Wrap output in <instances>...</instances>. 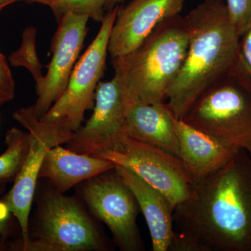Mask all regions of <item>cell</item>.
<instances>
[{
	"label": "cell",
	"instance_id": "6da1fadb",
	"mask_svg": "<svg viewBox=\"0 0 251 251\" xmlns=\"http://www.w3.org/2000/svg\"><path fill=\"white\" fill-rule=\"evenodd\" d=\"M170 251H251V155L239 149L175 207Z\"/></svg>",
	"mask_w": 251,
	"mask_h": 251
},
{
	"label": "cell",
	"instance_id": "7a4b0ae2",
	"mask_svg": "<svg viewBox=\"0 0 251 251\" xmlns=\"http://www.w3.org/2000/svg\"><path fill=\"white\" fill-rule=\"evenodd\" d=\"M185 17L187 52L166 97L176 120H181L198 97L233 66L240 38L224 0H204Z\"/></svg>",
	"mask_w": 251,
	"mask_h": 251
},
{
	"label": "cell",
	"instance_id": "3957f363",
	"mask_svg": "<svg viewBox=\"0 0 251 251\" xmlns=\"http://www.w3.org/2000/svg\"><path fill=\"white\" fill-rule=\"evenodd\" d=\"M186 17L176 15L157 26L139 47L112 60L127 105L164 103L186 57Z\"/></svg>",
	"mask_w": 251,
	"mask_h": 251
},
{
	"label": "cell",
	"instance_id": "277c9868",
	"mask_svg": "<svg viewBox=\"0 0 251 251\" xmlns=\"http://www.w3.org/2000/svg\"><path fill=\"white\" fill-rule=\"evenodd\" d=\"M185 123L251 155V76L237 58L192 104Z\"/></svg>",
	"mask_w": 251,
	"mask_h": 251
},
{
	"label": "cell",
	"instance_id": "5b68a950",
	"mask_svg": "<svg viewBox=\"0 0 251 251\" xmlns=\"http://www.w3.org/2000/svg\"><path fill=\"white\" fill-rule=\"evenodd\" d=\"M13 117L29 132L30 146L14 186L2 199L21 227L22 243L20 250L27 251L30 242L29 212L43 160L51 148L69 143L75 132L68 129L63 120L41 121L35 116L31 106L18 109Z\"/></svg>",
	"mask_w": 251,
	"mask_h": 251
},
{
	"label": "cell",
	"instance_id": "8992f818",
	"mask_svg": "<svg viewBox=\"0 0 251 251\" xmlns=\"http://www.w3.org/2000/svg\"><path fill=\"white\" fill-rule=\"evenodd\" d=\"M94 156L130 170L165 195L175 207L192 193L194 182L180 158L150 144L125 136Z\"/></svg>",
	"mask_w": 251,
	"mask_h": 251
},
{
	"label": "cell",
	"instance_id": "52a82bcc",
	"mask_svg": "<svg viewBox=\"0 0 251 251\" xmlns=\"http://www.w3.org/2000/svg\"><path fill=\"white\" fill-rule=\"evenodd\" d=\"M119 6L108 10L98 34L73 69L67 88L41 121L63 120L71 131L81 127L85 112L94 108L96 90L103 75L109 39Z\"/></svg>",
	"mask_w": 251,
	"mask_h": 251
},
{
	"label": "cell",
	"instance_id": "ba28073f",
	"mask_svg": "<svg viewBox=\"0 0 251 251\" xmlns=\"http://www.w3.org/2000/svg\"><path fill=\"white\" fill-rule=\"evenodd\" d=\"M103 245L98 231L74 200L56 191L46 195L39 230L27 251L100 250Z\"/></svg>",
	"mask_w": 251,
	"mask_h": 251
},
{
	"label": "cell",
	"instance_id": "9c48e42d",
	"mask_svg": "<svg viewBox=\"0 0 251 251\" xmlns=\"http://www.w3.org/2000/svg\"><path fill=\"white\" fill-rule=\"evenodd\" d=\"M85 15L67 13L58 19V28L51 44L52 59L45 76L36 82L37 100L31 107L41 120L67 88L68 82L87 33Z\"/></svg>",
	"mask_w": 251,
	"mask_h": 251
},
{
	"label": "cell",
	"instance_id": "30bf717a",
	"mask_svg": "<svg viewBox=\"0 0 251 251\" xmlns=\"http://www.w3.org/2000/svg\"><path fill=\"white\" fill-rule=\"evenodd\" d=\"M83 196L91 210L108 226L122 250H143L136 224L138 203L117 173L116 176L88 183L84 188Z\"/></svg>",
	"mask_w": 251,
	"mask_h": 251
},
{
	"label": "cell",
	"instance_id": "8fae6325",
	"mask_svg": "<svg viewBox=\"0 0 251 251\" xmlns=\"http://www.w3.org/2000/svg\"><path fill=\"white\" fill-rule=\"evenodd\" d=\"M127 104L120 78L99 82L96 90L92 117L74 133L68 143L69 150L94 156L112 148L125 138Z\"/></svg>",
	"mask_w": 251,
	"mask_h": 251
},
{
	"label": "cell",
	"instance_id": "7c38bea8",
	"mask_svg": "<svg viewBox=\"0 0 251 251\" xmlns=\"http://www.w3.org/2000/svg\"><path fill=\"white\" fill-rule=\"evenodd\" d=\"M186 0H132L119 6L112 26L108 52L112 60L141 45L162 22L180 14Z\"/></svg>",
	"mask_w": 251,
	"mask_h": 251
},
{
	"label": "cell",
	"instance_id": "4fadbf2b",
	"mask_svg": "<svg viewBox=\"0 0 251 251\" xmlns=\"http://www.w3.org/2000/svg\"><path fill=\"white\" fill-rule=\"evenodd\" d=\"M115 171L130 190L150 230L153 251H168L175 237V206L165 195L133 172L115 165Z\"/></svg>",
	"mask_w": 251,
	"mask_h": 251
},
{
	"label": "cell",
	"instance_id": "5bb4252c",
	"mask_svg": "<svg viewBox=\"0 0 251 251\" xmlns=\"http://www.w3.org/2000/svg\"><path fill=\"white\" fill-rule=\"evenodd\" d=\"M175 128L180 159L194 185L222 168L239 150L220 143L181 120L175 118Z\"/></svg>",
	"mask_w": 251,
	"mask_h": 251
},
{
	"label": "cell",
	"instance_id": "9a60e30c",
	"mask_svg": "<svg viewBox=\"0 0 251 251\" xmlns=\"http://www.w3.org/2000/svg\"><path fill=\"white\" fill-rule=\"evenodd\" d=\"M126 135L162 149L179 158L175 117L166 103L127 105Z\"/></svg>",
	"mask_w": 251,
	"mask_h": 251
},
{
	"label": "cell",
	"instance_id": "2e32d148",
	"mask_svg": "<svg viewBox=\"0 0 251 251\" xmlns=\"http://www.w3.org/2000/svg\"><path fill=\"white\" fill-rule=\"evenodd\" d=\"M115 168V164L108 160L76 153L57 145L51 148L44 156L39 177L49 179L55 186L56 191L64 194L80 181Z\"/></svg>",
	"mask_w": 251,
	"mask_h": 251
},
{
	"label": "cell",
	"instance_id": "e0dca14e",
	"mask_svg": "<svg viewBox=\"0 0 251 251\" xmlns=\"http://www.w3.org/2000/svg\"><path fill=\"white\" fill-rule=\"evenodd\" d=\"M6 150L0 156V181H14L27 158L30 134L17 128L8 130L5 138Z\"/></svg>",
	"mask_w": 251,
	"mask_h": 251
},
{
	"label": "cell",
	"instance_id": "ac0fdd59",
	"mask_svg": "<svg viewBox=\"0 0 251 251\" xmlns=\"http://www.w3.org/2000/svg\"><path fill=\"white\" fill-rule=\"evenodd\" d=\"M36 32L37 30L34 26L26 28L23 32L21 46L17 50L12 52L9 57L11 66L27 69L36 82L44 77L42 74L43 66L36 54Z\"/></svg>",
	"mask_w": 251,
	"mask_h": 251
},
{
	"label": "cell",
	"instance_id": "d6986e66",
	"mask_svg": "<svg viewBox=\"0 0 251 251\" xmlns=\"http://www.w3.org/2000/svg\"><path fill=\"white\" fill-rule=\"evenodd\" d=\"M105 0H57L52 10L59 19L67 13L85 15L101 23L105 16Z\"/></svg>",
	"mask_w": 251,
	"mask_h": 251
},
{
	"label": "cell",
	"instance_id": "ffe728a7",
	"mask_svg": "<svg viewBox=\"0 0 251 251\" xmlns=\"http://www.w3.org/2000/svg\"><path fill=\"white\" fill-rule=\"evenodd\" d=\"M226 6L231 23L240 36L251 21V0H227Z\"/></svg>",
	"mask_w": 251,
	"mask_h": 251
},
{
	"label": "cell",
	"instance_id": "44dd1931",
	"mask_svg": "<svg viewBox=\"0 0 251 251\" xmlns=\"http://www.w3.org/2000/svg\"><path fill=\"white\" fill-rule=\"evenodd\" d=\"M16 85L12 73L4 54L0 51V106L15 97Z\"/></svg>",
	"mask_w": 251,
	"mask_h": 251
},
{
	"label": "cell",
	"instance_id": "7402d4cb",
	"mask_svg": "<svg viewBox=\"0 0 251 251\" xmlns=\"http://www.w3.org/2000/svg\"><path fill=\"white\" fill-rule=\"evenodd\" d=\"M237 60L251 76V21L239 38Z\"/></svg>",
	"mask_w": 251,
	"mask_h": 251
},
{
	"label": "cell",
	"instance_id": "603a6c76",
	"mask_svg": "<svg viewBox=\"0 0 251 251\" xmlns=\"http://www.w3.org/2000/svg\"><path fill=\"white\" fill-rule=\"evenodd\" d=\"M5 184L6 182L0 181V236L3 240L9 237L14 229L12 221L14 215L2 198H1V194L4 191Z\"/></svg>",
	"mask_w": 251,
	"mask_h": 251
},
{
	"label": "cell",
	"instance_id": "cb8c5ba5",
	"mask_svg": "<svg viewBox=\"0 0 251 251\" xmlns=\"http://www.w3.org/2000/svg\"><path fill=\"white\" fill-rule=\"evenodd\" d=\"M27 1V2L39 3V4L46 5V6H49L52 9L54 7V5H55L57 0H19V1Z\"/></svg>",
	"mask_w": 251,
	"mask_h": 251
},
{
	"label": "cell",
	"instance_id": "d4e9b609",
	"mask_svg": "<svg viewBox=\"0 0 251 251\" xmlns=\"http://www.w3.org/2000/svg\"><path fill=\"white\" fill-rule=\"evenodd\" d=\"M123 1H125V0H105V10L112 9L115 6H117L119 3Z\"/></svg>",
	"mask_w": 251,
	"mask_h": 251
},
{
	"label": "cell",
	"instance_id": "484cf974",
	"mask_svg": "<svg viewBox=\"0 0 251 251\" xmlns=\"http://www.w3.org/2000/svg\"><path fill=\"white\" fill-rule=\"evenodd\" d=\"M17 1H19V0H0V11L6 6Z\"/></svg>",
	"mask_w": 251,
	"mask_h": 251
}]
</instances>
